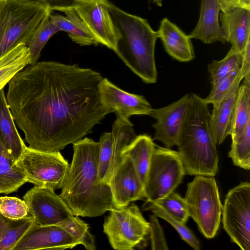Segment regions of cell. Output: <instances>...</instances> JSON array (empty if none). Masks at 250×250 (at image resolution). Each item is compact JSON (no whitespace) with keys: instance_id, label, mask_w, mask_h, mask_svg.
<instances>
[{"instance_id":"obj_1","label":"cell","mask_w":250,"mask_h":250,"mask_svg":"<svg viewBox=\"0 0 250 250\" xmlns=\"http://www.w3.org/2000/svg\"><path fill=\"white\" fill-rule=\"evenodd\" d=\"M103 79L91 69L52 61L18 72L6 100L28 147L60 151L91 133L108 114L100 92Z\"/></svg>"},{"instance_id":"obj_2","label":"cell","mask_w":250,"mask_h":250,"mask_svg":"<svg viewBox=\"0 0 250 250\" xmlns=\"http://www.w3.org/2000/svg\"><path fill=\"white\" fill-rule=\"evenodd\" d=\"M73 145L72 160L59 195L74 216H101L115 207L109 185L99 176L100 144L85 138Z\"/></svg>"},{"instance_id":"obj_3","label":"cell","mask_w":250,"mask_h":250,"mask_svg":"<svg viewBox=\"0 0 250 250\" xmlns=\"http://www.w3.org/2000/svg\"><path fill=\"white\" fill-rule=\"evenodd\" d=\"M208 104L204 99L190 93L177 145L186 174L214 176L218 172L219 155L210 128Z\"/></svg>"},{"instance_id":"obj_4","label":"cell","mask_w":250,"mask_h":250,"mask_svg":"<svg viewBox=\"0 0 250 250\" xmlns=\"http://www.w3.org/2000/svg\"><path fill=\"white\" fill-rule=\"evenodd\" d=\"M105 3L120 35L114 51L144 82L155 83L157 31L151 28L146 20L127 13L109 0Z\"/></svg>"},{"instance_id":"obj_5","label":"cell","mask_w":250,"mask_h":250,"mask_svg":"<svg viewBox=\"0 0 250 250\" xmlns=\"http://www.w3.org/2000/svg\"><path fill=\"white\" fill-rule=\"evenodd\" d=\"M52 11L39 1L0 0V59L19 44L27 45Z\"/></svg>"},{"instance_id":"obj_6","label":"cell","mask_w":250,"mask_h":250,"mask_svg":"<svg viewBox=\"0 0 250 250\" xmlns=\"http://www.w3.org/2000/svg\"><path fill=\"white\" fill-rule=\"evenodd\" d=\"M184 198L199 230L206 238H213L220 227L223 208L214 176H195L188 184Z\"/></svg>"},{"instance_id":"obj_7","label":"cell","mask_w":250,"mask_h":250,"mask_svg":"<svg viewBox=\"0 0 250 250\" xmlns=\"http://www.w3.org/2000/svg\"><path fill=\"white\" fill-rule=\"evenodd\" d=\"M103 224V231L111 247L116 250H133L144 241L149 233V222L138 207L113 208Z\"/></svg>"},{"instance_id":"obj_8","label":"cell","mask_w":250,"mask_h":250,"mask_svg":"<svg viewBox=\"0 0 250 250\" xmlns=\"http://www.w3.org/2000/svg\"><path fill=\"white\" fill-rule=\"evenodd\" d=\"M185 174L178 151L155 148L144 183L146 201L155 202L175 191Z\"/></svg>"},{"instance_id":"obj_9","label":"cell","mask_w":250,"mask_h":250,"mask_svg":"<svg viewBox=\"0 0 250 250\" xmlns=\"http://www.w3.org/2000/svg\"><path fill=\"white\" fill-rule=\"evenodd\" d=\"M15 165L35 186L62 188L69 165L60 151L46 152L26 146Z\"/></svg>"},{"instance_id":"obj_10","label":"cell","mask_w":250,"mask_h":250,"mask_svg":"<svg viewBox=\"0 0 250 250\" xmlns=\"http://www.w3.org/2000/svg\"><path fill=\"white\" fill-rule=\"evenodd\" d=\"M226 232L242 250H250V184L242 182L230 189L222 208Z\"/></svg>"},{"instance_id":"obj_11","label":"cell","mask_w":250,"mask_h":250,"mask_svg":"<svg viewBox=\"0 0 250 250\" xmlns=\"http://www.w3.org/2000/svg\"><path fill=\"white\" fill-rule=\"evenodd\" d=\"M54 191L49 188L34 186L24 195L23 199L35 224L58 225L74 217L67 205Z\"/></svg>"},{"instance_id":"obj_12","label":"cell","mask_w":250,"mask_h":250,"mask_svg":"<svg viewBox=\"0 0 250 250\" xmlns=\"http://www.w3.org/2000/svg\"><path fill=\"white\" fill-rule=\"evenodd\" d=\"M106 1L80 0L74 8L99 43L114 51L120 35Z\"/></svg>"},{"instance_id":"obj_13","label":"cell","mask_w":250,"mask_h":250,"mask_svg":"<svg viewBox=\"0 0 250 250\" xmlns=\"http://www.w3.org/2000/svg\"><path fill=\"white\" fill-rule=\"evenodd\" d=\"M190 101V93L163 107L153 109L150 116L156 120L152 126L153 140L161 142L166 148L177 146Z\"/></svg>"},{"instance_id":"obj_14","label":"cell","mask_w":250,"mask_h":250,"mask_svg":"<svg viewBox=\"0 0 250 250\" xmlns=\"http://www.w3.org/2000/svg\"><path fill=\"white\" fill-rule=\"evenodd\" d=\"M100 92L104 107L108 113H115L116 118L128 120L133 115L150 116L153 109L144 97L125 91L106 78L101 82Z\"/></svg>"},{"instance_id":"obj_15","label":"cell","mask_w":250,"mask_h":250,"mask_svg":"<svg viewBox=\"0 0 250 250\" xmlns=\"http://www.w3.org/2000/svg\"><path fill=\"white\" fill-rule=\"evenodd\" d=\"M114 206L121 208L145 198L144 186L131 160L122 156L108 184Z\"/></svg>"},{"instance_id":"obj_16","label":"cell","mask_w":250,"mask_h":250,"mask_svg":"<svg viewBox=\"0 0 250 250\" xmlns=\"http://www.w3.org/2000/svg\"><path fill=\"white\" fill-rule=\"evenodd\" d=\"M78 242L60 225L41 226L34 224L13 250L72 249Z\"/></svg>"},{"instance_id":"obj_17","label":"cell","mask_w":250,"mask_h":250,"mask_svg":"<svg viewBox=\"0 0 250 250\" xmlns=\"http://www.w3.org/2000/svg\"><path fill=\"white\" fill-rule=\"evenodd\" d=\"M220 8L217 0H201L200 16L190 38L209 44L215 42H227L226 35L219 22Z\"/></svg>"},{"instance_id":"obj_18","label":"cell","mask_w":250,"mask_h":250,"mask_svg":"<svg viewBox=\"0 0 250 250\" xmlns=\"http://www.w3.org/2000/svg\"><path fill=\"white\" fill-rule=\"evenodd\" d=\"M167 52L175 60L188 62L195 58L191 39L167 18L160 22L157 31Z\"/></svg>"},{"instance_id":"obj_19","label":"cell","mask_w":250,"mask_h":250,"mask_svg":"<svg viewBox=\"0 0 250 250\" xmlns=\"http://www.w3.org/2000/svg\"><path fill=\"white\" fill-rule=\"evenodd\" d=\"M219 21L227 42L242 52L250 39V10L236 7L220 14Z\"/></svg>"},{"instance_id":"obj_20","label":"cell","mask_w":250,"mask_h":250,"mask_svg":"<svg viewBox=\"0 0 250 250\" xmlns=\"http://www.w3.org/2000/svg\"><path fill=\"white\" fill-rule=\"evenodd\" d=\"M240 83H237L221 100L213 104L210 125L217 145L221 144L231 134Z\"/></svg>"},{"instance_id":"obj_21","label":"cell","mask_w":250,"mask_h":250,"mask_svg":"<svg viewBox=\"0 0 250 250\" xmlns=\"http://www.w3.org/2000/svg\"><path fill=\"white\" fill-rule=\"evenodd\" d=\"M65 16L59 14L49 16L50 20L60 31L67 33L70 39L80 46L97 45V40L87 28L74 7L62 10Z\"/></svg>"},{"instance_id":"obj_22","label":"cell","mask_w":250,"mask_h":250,"mask_svg":"<svg viewBox=\"0 0 250 250\" xmlns=\"http://www.w3.org/2000/svg\"><path fill=\"white\" fill-rule=\"evenodd\" d=\"M0 140L16 162L26 145L16 127L3 88L0 90Z\"/></svg>"},{"instance_id":"obj_23","label":"cell","mask_w":250,"mask_h":250,"mask_svg":"<svg viewBox=\"0 0 250 250\" xmlns=\"http://www.w3.org/2000/svg\"><path fill=\"white\" fill-rule=\"evenodd\" d=\"M155 148L151 137L142 134L136 136L121 153V156H127L131 160L144 186Z\"/></svg>"},{"instance_id":"obj_24","label":"cell","mask_w":250,"mask_h":250,"mask_svg":"<svg viewBox=\"0 0 250 250\" xmlns=\"http://www.w3.org/2000/svg\"><path fill=\"white\" fill-rule=\"evenodd\" d=\"M26 182L25 175L0 140V193L16 192Z\"/></svg>"},{"instance_id":"obj_25","label":"cell","mask_w":250,"mask_h":250,"mask_svg":"<svg viewBox=\"0 0 250 250\" xmlns=\"http://www.w3.org/2000/svg\"><path fill=\"white\" fill-rule=\"evenodd\" d=\"M111 133L112 143V155L109 168L110 179L114 170L121 160L122 151L136 137L133 125L129 120L122 119L120 118H116L112 124Z\"/></svg>"},{"instance_id":"obj_26","label":"cell","mask_w":250,"mask_h":250,"mask_svg":"<svg viewBox=\"0 0 250 250\" xmlns=\"http://www.w3.org/2000/svg\"><path fill=\"white\" fill-rule=\"evenodd\" d=\"M31 60L26 45L19 44L0 59V90Z\"/></svg>"},{"instance_id":"obj_27","label":"cell","mask_w":250,"mask_h":250,"mask_svg":"<svg viewBox=\"0 0 250 250\" xmlns=\"http://www.w3.org/2000/svg\"><path fill=\"white\" fill-rule=\"evenodd\" d=\"M34 224L32 216L15 220L6 218L0 213V250H13Z\"/></svg>"},{"instance_id":"obj_28","label":"cell","mask_w":250,"mask_h":250,"mask_svg":"<svg viewBox=\"0 0 250 250\" xmlns=\"http://www.w3.org/2000/svg\"><path fill=\"white\" fill-rule=\"evenodd\" d=\"M250 123V85L243 83L239 86L236 101L233 125L230 135L231 139L238 137Z\"/></svg>"},{"instance_id":"obj_29","label":"cell","mask_w":250,"mask_h":250,"mask_svg":"<svg viewBox=\"0 0 250 250\" xmlns=\"http://www.w3.org/2000/svg\"><path fill=\"white\" fill-rule=\"evenodd\" d=\"M59 31L60 29L50 20L49 17L41 23L33 33L26 45L31 57L30 65L38 62L44 45L54 35Z\"/></svg>"},{"instance_id":"obj_30","label":"cell","mask_w":250,"mask_h":250,"mask_svg":"<svg viewBox=\"0 0 250 250\" xmlns=\"http://www.w3.org/2000/svg\"><path fill=\"white\" fill-rule=\"evenodd\" d=\"M143 210H150L158 217L166 220L177 231L181 239L196 250L200 249V244L192 231L185 224L173 217L162 208L146 201L142 206Z\"/></svg>"},{"instance_id":"obj_31","label":"cell","mask_w":250,"mask_h":250,"mask_svg":"<svg viewBox=\"0 0 250 250\" xmlns=\"http://www.w3.org/2000/svg\"><path fill=\"white\" fill-rule=\"evenodd\" d=\"M242 53L231 46L224 58L213 60L208 66L211 84L230 74L236 68L241 67Z\"/></svg>"},{"instance_id":"obj_32","label":"cell","mask_w":250,"mask_h":250,"mask_svg":"<svg viewBox=\"0 0 250 250\" xmlns=\"http://www.w3.org/2000/svg\"><path fill=\"white\" fill-rule=\"evenodd\" d=\"M229 156L234 165L245 169L250 168V123L238 137L232 140Z\"/></svg>"},{"instance_id":"obj_33","label":"cell","mask_w":250,"mask_h":250,"mask_svg":"<svg viewBox=\"0 0 250 250\" xmlns=\"http://www.w3.org/2000/svg\"><path fill=\"white\" fill-rule=\"evenodd\" d=\"M58 225L63 227L86 250H96L94 237L90 232L88 224L79 216H74L72 219Z\"/></svg>"},{"instance_id":"obj_34","label":"cell","mask_w":250,"mask_h":250,"mask_svg":"<svg viewBox=\"0 0 250 250\" xmlns=\"http://www.w3.org/2000/svg\"><path fill=\"white\" fill-rule=\"evenodd\" d=\"M240 67L236 68L230 74L211 84L212 88L208 95L204 99L208 104L212 105L218 103L228 95L233 88L243 80Z\"/></svg>"},{"instance_id":"obj_35","label":"cell","mask_w":250,"mask_h":250,"mask_svg":"<svg viewBox=\"0 0 250 250\" xmlns=\"http://www.w3.org/2000/svg\"><path fill=\"white\" fill-rule=\"evenodd\" d=\"M149 202L162 208L173 217L185 224L189 217L184 198L175 191L155 202Z\"/></svg>"},{"instance_id":"obj_36","label":"cell","mask_w":250,"mask_h":250,"mask_svg":"<svg viewBox=\"0 0 250 250\" xmlns=\"http://www.w3.org/2000/svg\"><path fill=\"white\" fill-rule=\"evenodd\" d=\"M98 157V173L100 180L109 184V168L112 155V134L104 132L101 136Z\"/></svg>"},{"instance_id":"obj_37","label":"cell","mask_w":250,"mask_h":250,"mask_svg":"<svg viewBox=\"0 0 250 250\" xmlns=\"http://www.w3.org/2000/svg\"><path fill=\"white\" fill-rule=\"evenodd\" d=\"M0 213L11 220H18L28 215V208L24 201L18 197H0Z\"/></svg>"},{"instance_id":"obj_38","label":"cell","mask_w":250,"mask_h":250,"mask_svg":"<svg viewBox=\"0 0 250 250\" xmlns=\"http://www.w3.org/2000/svg\"><path fill=\"white\" fill-rule=\"evenodd\" d=\"M149 233L152 250H168L163 229L154 214L150 216Z\"/></svg>"},{"instance_id":"obj_39","label":"cell","mask_w":250,"mask_h":250,"mask_svg":"<svg viewBox=\"0 0 250 250\" xmlns=\"http://www.w3.org/2000/svg\"><path fill=\"white\" fill-rule=\"evenodd\" d=\"M242 53L240 72L244 80L243 83L250 85V39H249Z\"/></svg>"},{"instance_id":"obj_40","label":"cell","mask_w":250,"mask_h":250,"mask_svg":"<svg viewBox=\"0 0 250 250\" xmlns=\"http://www.w3.org/2000/svg\"><path fill=\"white\" fill-rule=\"evenodd\" d=\"M35 0L42 2L48 5L51 10L62 11L65 9L74 7L80 0Z\"/></svg>"},{"instance_id":"obj_41","label":"cell","mask_w":250,"mask_h":250,"mask_svg":"<svg viewBox=\"0 0 250 250\" xmlns=\"http://www.w3.org/2000/svg\"><path fill=\"white\" fill-rule=\"evenodd\" d=\"M221 12H226L236 7H243L248 9L243 0H217Z\"/></svg>"},{"instance_id":"obj_42","label":"cell","mask_w":250,"mask_h":250,"mask_svg":"<svg viewBox=\"0 0 250 250\" xmlns=\"http://www.w3.org/2000/svg\"><path fill=\"white\" fill-rule=\"evenodd\" d=\"M246 7L250 9V0H243Z\"/></svg>"},{"instance_id":"obj_43","label":"cell","mask_w":250,"mask_h":250,"mask_svg":"<svg viewBox=\"0 0 250 250\" xmlns=\"http://www.w3.org/2000/svg\"></svg>"}]
</instances>
